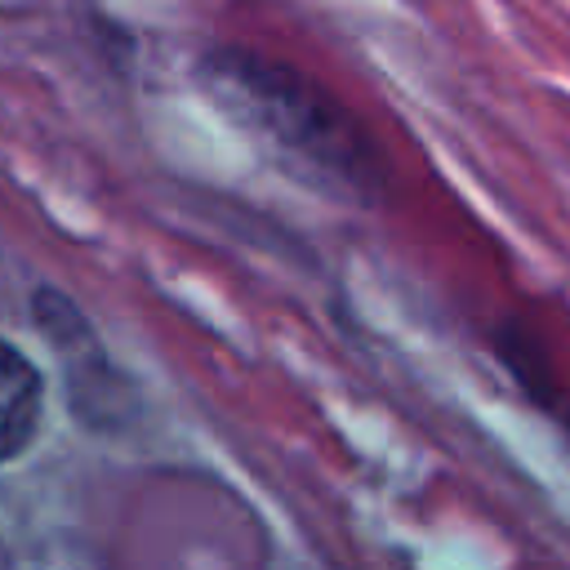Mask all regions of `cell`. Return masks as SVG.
Returning a JSON list of instances; mask_svg holds the SVG:
<instances>
[{"label": "cell", "instance_id": "1", "mask_svg": "<svg viewBox=\"0 0 570 570\" xmlns=\"http://www.w3.org/2000/svg\"><path fill=\"white\" fill-rule=\"evenodd\" d=\"M205 85L245 129L294 156L307 174H325L338 183H365L370 156L361 138L347 129L343 111L321 98L289 67L249 58L240 49H223L205 62Z\"/></svg>", "mask_w": 570, "mask_h": 570}, {"label": "cell", "instance_id": "2", "mask_svg": "<svg viewBox=\"0 0 570 570\" xmlns=\"http://www.w3.org/2000/svg\"><path fill=\"white\" fill-rule=\"evenodd\" d=\"M40 405H45V392H40L36 365L0 338V459H13L36 436Z\"/></svg>", "mask_w": 570, "mask_h": 570}]
</instances>
